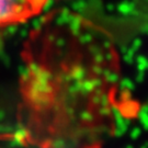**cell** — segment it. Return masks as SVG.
<instances>
[{"mask_svg": "<svg viewBox=\"0 0 148 148\" xmlns=\"http://www.w3.org/2000/svg\"><path fill=\"white\" fill-rule=\"evenodd\" d=\"M47 0H0V30L22 24L38 16Z\"/></svg>", "mask_w": 148, "mask_h": 148, "instance_id": "cell-1", "label": "cell"}, {"mask_svg": "<svg viewBox=\"0 0 148 148\" xmlns=\"http://www.w3.org/2000/svg\"><path fill=\"white\" fill-rule=\"evenodd\" d=\"M47 1H49V0H47Z\"/></svg>", "mask_w": 148, "mask_h": 148, "instance_id": "cell-2", "label": "cell"}]
</instances>
